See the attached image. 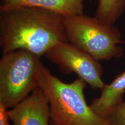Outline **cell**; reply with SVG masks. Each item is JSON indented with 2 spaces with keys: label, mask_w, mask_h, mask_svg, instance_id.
Wrapping results in <instances>:
<instances>
[{
  "label": "cell",
  "mask_w": 125,
  "mask_h": 125,
  "mask_svg": "<svg viewBox=\"0 0 125 125\" xmlns=\"http://www.w3.org/2000/svg\"><path fill=\"white\" fill-rule=\"evenodd\" d=\"M43 56L62 73H75L93 89H101L105 85L101 78L103 70L99 60L69 42L57 43Z\"/></svg>",
  "instance_id": "5"
},
{
  "label": "cell",
  "mask_w": 125,
  "mask_h": 125,
  "mask_svg": "<svg viewBox=\"0 0 125 125\" xmlns=\"http://www.w3.org/2000/svg\"><path fill=\"white\" fill-rule=\"evenodd\" d=\"M50 124H51V123H50Z\"/></svg>",
  "instance_id": "12"
},
{
  "label": "cell",
  "mask_w": 125,
  "mask_h": 125,
  "mask_svg": "<svg viewBox=\"0 0 125 125\" xmlns=\"http://www.w3.org/2000/svg\"><path fill=\"white\" fill-rule=\"evenodd\" d=\"M108 120L111 125H125V102L116 107Z\"/></svg>",
  "instance_id": "10"
},
{
  "label": "cell",
  "mask_w": 125,
  "mask_h": 125,
  "mask_svg": "<svg viewBox=\"0 0 125 125\" xmlns=\"http://www.w3.org/2000/svg\"><path fill=\"white\" fill-rule=\"evenodd\" d=\"M9 121L8 109L0 105V125H11Z\"/></svg>",
  "instance_id": "11"
},
{
  "label": "cell",
  "mask_w": 125,
  "mask_h": 125,
  "mask_svg": "<svg viewBox=\"0 0 125 125\" xmlns=\"http://www.w3.org/2000/svg\"><path fill=\"white\" fill-rule=\"evenodd\" d=\"M125 8V0H98L94 17L104 24L114 25Z\"/></svg>",
  "instance_id": "9"
},
{
  "label": "cell",
  "mask_w": 125,
  "mask_h": 125,
  "mask_svg": "<svg viewBox=\"0 0 125 125\" xmlns=\"http://www.w3.org/2000/svg\"><path fill=\"white\" fill-rule=\"evenodd\" d=\"M8 114L13 125H51L49 103L40 87L9 109Z\"/></svg>",
  "instance_id": "6"
},
{
  "label": "cell",
  "mask_w": 125,
  "mask_h": 125,
  "mask_svg": "<svg viewBox=\"0 0 125 125\" xmlns=\"http://www.w3.org/2000/svg\"><path fill=\"white\" fill-rule=\"evenodd\" d=\"M41 57L19 49L2 54L0 60V105L11 109L39 87L43 66Z\"/></svg>",
  "instance_id": "3"
},
{
  "label": "cell",
  "mask_w": 125,
  "mask_h": 125,
  "mask_svg": "<svg viewBox=\"0 0 125 125\" xmlns=\"http://www.w3.org/2000/svg\"><path fill=\"white\" fill-rule=\"evenodd\" d=\"M86 83L79 78L71 83L62 82L43 65L39 87L49 103L51 125H111L87 105L84 95Z\"/></svg>",
  "instance_id": "2"
},
{
  "label": "cell",
  "mask_w": 125,
  "mask_h": 125,
  "mask_svg": "<svg viewBox=\"0 0 125 125\" xmlns=\"http://www.w3.org/2000/svg\"><path fill=\"white\" fill-rule=\"evenodd\" d=\"M85 0H1L0 10L20 7L38 8L65 17L83 14Z\"/></svg>",
  "instance_id": "7"
},
{
  "label": "cell",
  "mask_w": 125,
  "mask_h": 125,
  "mask_svg": "<svg viewBox=\"0 0 125 125\" xmlns=\"http://www.w3.org/2000/svg\"><path fill=\"white\" fill-rule=\"evenodd\" d=\"M68 42L98 60L119 58L122 35L114 25L102 23L84 14L63 18Z\"/></svg>",
  "instance_id": "4"
},
{
  "label": "cell",
  "mask_w": 125,
  "mask_h": 125,
  "mask_svg": "<svg viewBox=\"0 0 125 125\" xmlns=\"http://www.w3.org/2000/svg\"><path fill=\"white\" fill-rule=\"evenodd\" d=\"M67 41L63 17L38 8L0 10V48L2 54L19 49L41 57Z\"/></svg>",
  "instance_id": "1"
},
{
  "label": "cell",
  "mask_w": 125,
  "mask_h": 125,
  "mask_svg": "<svg viewBox=\"0 0 125 125\" xmlns=\"http://www.w3.org/2000/svg\"><path fill=\"white\" fill-rule=\"evenodd\" d=\"M99 97L92 101L90 107L97 116L108 120L116 107L123 102L125 92V71L118 75L112 82L101 89Z\"/></svg>",
  "instance_id": "8"
}]
</instances>
